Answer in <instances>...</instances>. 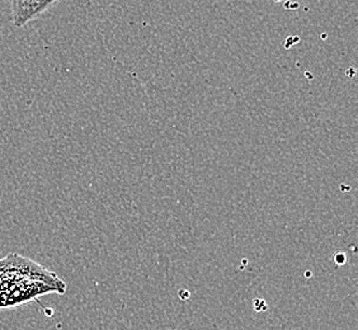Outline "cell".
<instances>
[{
	"label": "cell",
	"instance_id": "1",
	"mask_svg": "<svg viewBox=\"0 0 358 330\" xmlns=\"http://www.w3.org/2000/svg\"><path fill=\"white\" fill-rule=\"evenodd\" d=\"M48 294H62L59 289L40 281H20L0 291V310L14 309L37 301Z\"/></svg>",
	"mask_w": 358,
	"mask_h": 330
}]
</instances>
